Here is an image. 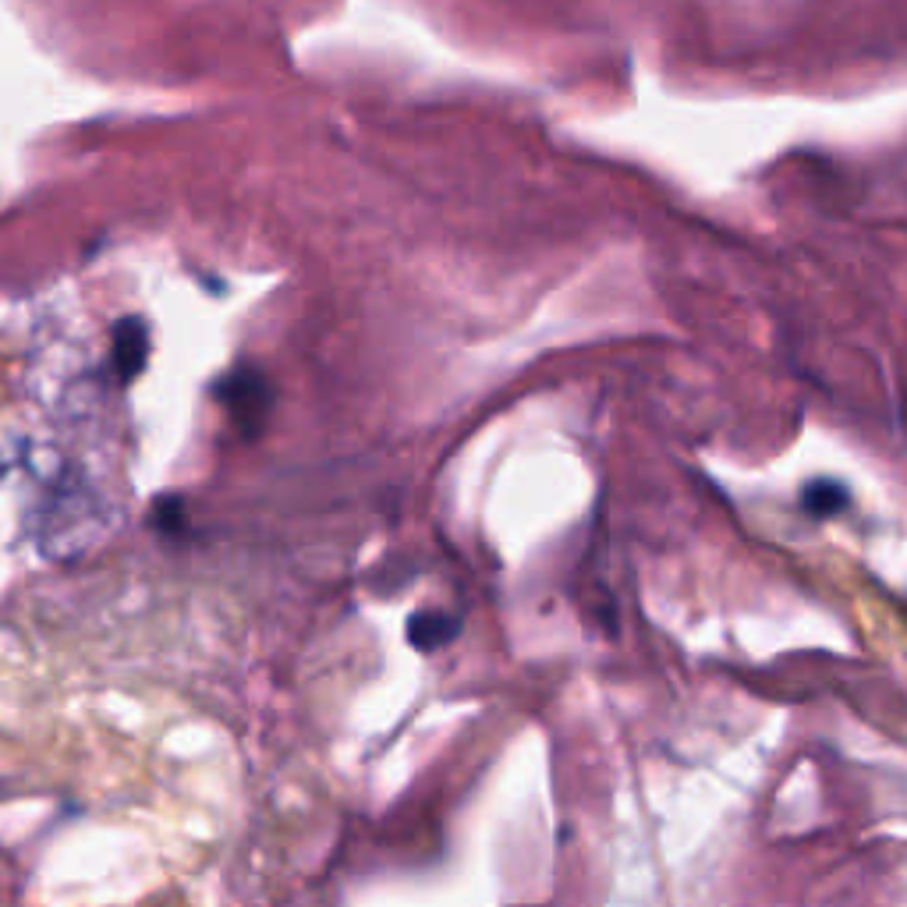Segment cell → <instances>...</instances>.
<instances>
[{
	"mask_svg": "<svg viewBox=\"0 0 907 907\" xmlns=\"http://www.w3.org/2000/svg\"><path fill=\"white\" fill-rule=\"evenodd\" d=\"M224 405L231 408L234 422L242 425L245 436H256L263 422H266V411H269V387L263 373L256 369H237L224 379Z\"/></svg>",
	"mask_w": 907,
	"mask_h": 907,
	"instance_id": "cell-1",
	"label": "cell"
},
{
	"mask_svg": "<svg viewBox=\"0 0 907 907\" xmlns=\"http://www.w3.org/2000/svg\"><path fill=\"white\" fill-rule=\"evenodd\" d=\"M146 355H150V333L146 323L129 316L114 327V369L121 376V384H132V379L146 369Z\"/></svg>",
	"mask_w": 907,
	"mask_h": 907,
	"instance_id": "cell-2",
	"label": "cell"
},
{
	"mask_svg": "<svg viewBox=\"0 0 907 907\" xmlns=\"http://www.w3.org/2000/svg\"><path fill=\"white\" fill-rule=\"evenodd\" d=\"M457 634V617H447L440 610H425V613H416L408 620V642L422 649V652H433L440 645H447Z\"/></svg>",
	"mask_w": 907,
	"mask_h": 907,
	"instance_id": "cell-3",
	"label": "cell"
},
{
	"mask_svg": "<svg viewBox=\"0 0 907 907\" xmlns=\"http://www.w3.org/2000/svg\"><path fill=\"white\" fill-rule=\"evenodd\" d=\"M801 504H805V511L811 518H833V515L843 511V507H848V489H843L840 483H833V479H816V483L805 486Z\"/></svg>",
	"mask_w": 907,
	"mask_h": 907,
	"instance_id": "cell-4",
	"label": "cell"
},
{
	"mask_svg": "<svg viewBox=\"0 0 907 907\" xmlns=\"http://www.w3.org/2000/svg\"><path fill=\"white\" fill-rule=\"evenodd\" d=\"M156 524H161L164 532H178L181 529V504L174 497L156 504Z\"/></svg>",
	"mask_w": 907,
	"mask_h": 907,
	"instance_id": "cell-5",
	"label": "cell"
}]
</instances>
